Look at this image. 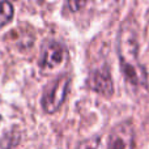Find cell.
<instances>
[{
    "label": "cell",
    "mask_w": 149,
    "mask_h": 149,
    "mask_svg": "<svg viewBox=\"0 0 149 149\" xmlns=\"http://www.w3.org/2000/svg\"><path fill=\"white\" fill-rule=\"evenodd\" d=\"M139 26L134 18H126L118 34L119 63L123 76L134 86H147L148 73L139 58Z\"/></svg>",
    "instance_id": "cell-1"
},
{
    "label": "cell",
    "mask_w": 149,
    "mask_h": 149,
    "mask_svg": "<svg viewBox=\"0 0 149 149\" xmlns=\"http://www.w3.org/2000/svg\"><path fill=\"white\" fill-rule=\"evenodd\" d=\"M70 85L71 76L67 73H63L58 76L55 80H52L46 86L41 98V105L47 114H54L62 107V105L67 98Z\"/></svg>",
    "instance_id": "cell-2"
},
{
    "label": "cell",
    "mask_w": 149,
    "mask_h": 149,
    "mask_svg": "<svg viewBox=\"0 0 149 149\" xmlns=\"http://www.w3.org/2000/svg\"><path fill=\"white\" fill-rule=\"evenodd\" d=\"M135 130L130 120L120 122L110 132L107 149H134Z\"/></svg>",
    "instance_id": "cell-3"
},
{
    "label": "cell",
    "mask_w": 149,
    "mask_h": 149,
    "mask_svg": "<svg viewBox=\"0 0 149 149\" xmlns=\"http://www.w3.org/2000/svg\"><path fill=\"white\" fill-rule=\"evenodd\" d=\"M65 55V47L62 42L49 39L43 43L39 55V67L42 70H52L63 63Z\"/></svg>",
    "instance_id": "cell-4"
},
{
    "label": "cell",
    "mask_w": 149,
    "mask_h": 149,
    "mask_svg": "<svg viewBox=\"0 0 149 149\" xmlns=\"http://www.w3.org/2000/svg\"><path fill=\"white\" fill-rule=\"evenodd\" d=\"M88 86L94 92L100 93L101 95L111 97L114 93V84L109 67L103 65L92 71L88 79Z\"/></svg>",
    "instance_id": "cell-5"
},
{
    "label": "cell",
    "mask_w": 149,
    "mask_h": 149,
    "mask_svg": "<svg viewBox=\"0 0 149 149\" xmlns=\"http://www.w3.org/2000/svg\"><path fill=\"white\" fill-rule=\"evenodd\" d=\"M15 16V8L9 1H0V29L12 21Z\"/></svg>",
    "instance_id": "cell-6"
},
{
    "label": "cell",
    "mask_w": 149,
    "mask_h": 149,
    "mask_svg": "<svg viewBox=\"0 0 149 149\" xmlns=\"http://www.w3.org/2000/svg\"><path fill=\"white\" fill-rule=\"evenodd\" d=\"M98 145H100V137L94 136L81 141L79 144V147H77V149H98Z\"/></svg>",
    "instance_id": "cell-7"
},
{
    "label": "cell",
    "mask_w": 149,
    "mask_h": 149,
    "mask_svg": "<svg viewBox=\"0 0 149 149\" xmlns=\"http://www.w3.org/2000/svg\"><path fill=\"white\" fill-rule=\"evenodd\" d=\"M0 122H1V116H0Z\"/></svg>",
    "instance_id": "cell-8"
}]
</instances>
